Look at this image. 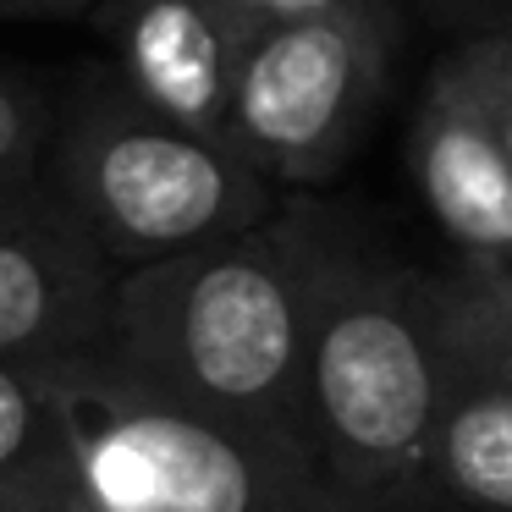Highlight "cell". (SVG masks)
<instances>
[{"mask_svg": "<svg viewBox=\"0 0 512 512\" xmlns=\"http://www.w3.org/2000/svg\"><path fill=\"white\" fill-rule=\"evenodd\" d=\"M336 237V215L292 204L210 248L122 270L105 358L160 397L314 468L303 369Z\"/></svg>", "mask_w": 512, "mask_h": 512, "instance_id": "obj_1", "label": "cell"}, {"mask_svg": "<svg viewBox=\"0 0 512 512\" xmlns=\"http://www.w3.org/2000/svg\"><path fill=\"white\" fill-rule=\"evenodd\" d=\"M441 391V276L380 254L342 226L303 369V430L320 479L353 512H441Z\"/></svg>", "mask_w": 512, "mask_h": 512, "instance_id": "obj_2", "label": "cell"}, {"mask_svg": "<svg viewBox=\"0 0 512 512\" xmlns=\"http://www.w3.org/2000/svg\"><path fill=\"white\" fill-rule=\"evenodd\" d=\"M89 512H353L309 463L160 397L105 353L34 369Z\"/></svg>", "mask_w": 512, "mask_h": 512, "instance_id": "obj_3", "label": "cell"}, {"mask_svg": "<svg viewBox=\"0 0 512 512\" xmlns=\"http://www.w3.org/2000/svg\"><path fill=\"white\" fill-rule=\"evenodd\" d=\"M50 193L116 270L210 248L276 210L243 155L160 122L122 83H89L50 133Z\"/></svg>", "mask_w": 512, "mask_h": 512, "instance_id": "obj_4", "label": "cell"}, {"mask_svg": "<svg viewBox=\"0 0 512 512\" xmlns=\"http://www.w3.org/2000/svg\"><path fill=\"white\" fill-rule=\"evenodd\" d=\"M391 39V0H347L303 23L248 34L226 94L232 149L270 188L336 177L380 100Z\"/></svg>", "mask_w": 512, "mask_h": 512, "instance_id": "obj_5", "label": "cell"}, {"mask_svg": "<svg viewBox=\"0 0 512 512\" xmlns=\"http://www.w3.org/2000/svg\"><path fill=\"white\" fill-rule=\"evenodd\" d=\"M122 270L61 204L0 215V364L45 369L105 353Z\"/></svg>", "mask_w": 512, "mask_h": 512, "instance_id": "obj_6", "label": "cell"}, {"mask_svg": "<svg viewBox=\"0 0 512 512\" xmlns=\"http://www.w3.org/2000/svg\"><path fill=\"white\" fill-rule=\"evenodd\" d=\"M413 182L463 265L512 281V160L463 56L446 61L419 100Z\"/></svg>", "mask_w": 512, "mask_h": 512, "instance_id": "obj_7", "label": "cell"}, {"mask_svg": "<svg viewBox=\"0 0 512 512\" xmlns=\"http://www.w3.org/2000/svg\"><path fill=\"white\" fill-rule=\"evenodd\" d=\"M446 292V391L435 419L441 507L512 512V347L457 276Z\"/></svg>", "mask_w": 512, "mask_h": 512, "instance_id": "obj_8", "label": "cell"}, {"mask_svg": "<svg viewBox=\"0 0 512 512\" xmlns=\"http://www.w3.org/2000/svg\"><path fill=\"white\" fill-rule=\"evenodd\" d=\"M111 39L122 61V89L144 111L215 149H232L226 94L243 39L215 0H116Z\"/></svg>", "mask_w": 512, "mask_h": 512, "instance_id": "obj_9", "label": "cell"}, {"mask_svg": "<svg viewBox=\"0 0 512 512\" xmlns=\"http://www.w3.org/2000/svg\"><path fill=\"white\" fill-rule=\"evenodd\" d=\"M0 512H89L72 446L34 369L0 364Z\"/></svg>", "mask_w": 512, "mask_h": 512, "instance_id": "obj_10", "label": "cell"}, {"mask_svg": "<svg viewBox=\"0 0 512 512\" xmlns=\"http://www.w3.org/2000/svg\"><path fill=\"white\" fill-rule=\"evenodd\" d=\"M50 133L39 94L23 78L0 72V215H23L56 204L50 193Z\"/></svg>", "mask_w": 512, "mask_h": 512, "instance_id": "obj_11", "label": "cell"}, {"mask_svg": "<svg viewBox=\"0 0 512 512\" xmlns=\"http://www.w3.org/2000/svg\"><path fill=\"white\" fill-rule=\"evenodd\" d=\"M463 67L474 78L479 100H485L490 122H496V138L512 160V34H490L479 45L463 50Z\"/></svg>", "mask_w": 512, "mask_h": 512, "instance_id": "obj_12", "label": "cell"}, {"mask_svg": "<svg viewBox=\"0 0 512 512\" xmlns=\"http://www.w3.org/2000/svg\"><path fill=\"white\" fill-rule=\"evenodd\" d=\"M226 12V23L237 28V39L259 34V28H281V23H303V17H320L331 6H347V0H215Z\"/></svg>", "mask_w": 512, "mask_h": 512, "instance_id": "obj_13", "label": "cell"}, {"mask_svg": "<svg viewBox=\"0 0 512 512\" xmlns=\"http://www.w3.org/2000/svg\"><path fill=\"white\" fill-rule=\"evenodd\" d=\"M452 276L463 281V287L474 292L479 303H485L490 325H496V331L507 336V347H512V281H507V276H485V270H468V265H457Z\"/></svg>", "mask_w": 512, "mask_h": 512, "instance_id": "obj_14", "label": "cell"}, {"mask_svg": "<svg viewBox=\"0 0 512 512\" xmlns=\"http://www.w3.org/2000/svg\"><path fill=\"white\" fill-rule=\"evenodd\" d=\"M78 0H0V17L6 12H72Z\"/></svg>", "mask_w": 512, "mask_h": 512, "instance_id": "obj_15", "label": "cell"}, {"mask_svg": "<svg viewBox=\"0 0 512 512\" xmlns=\"http://www.w3.org/2000/svg\"><path fill=\"white\" fill-rule=\"evenodd\" d=\"M441 512H463V507H441Z\"/></svg>", "mask_w": 512, "mask_h": 512, "instance_id": "obj_16", "label": "cell"}]
</instances>
